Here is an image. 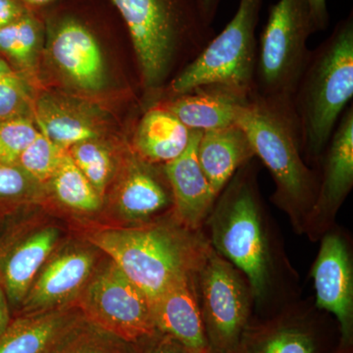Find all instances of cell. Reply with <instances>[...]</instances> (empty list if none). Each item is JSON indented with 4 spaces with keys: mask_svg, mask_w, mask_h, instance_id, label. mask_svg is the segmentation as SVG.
Returning a JSON list of instances; mask_svg holds the SVG:
<instances>
[{
    "mask_svg": "<svg viewBox=\"0 0 353 353\" xmlns=\"http://www.w3.org/2000/svg\"><path fill=\"white\" fill-rule=\"evenodd\" d=\"M22 1L30 6H43L55 1V0H22Z\"/></svg>",
    "mask_w": 353,
    "mask_h": 353,
    "instance_id": "cell-37",
    "label": "cell"
},
{
    "mask_svg": "<svg viewBox=\"0 0 353 353\" xmlns=\"http://www.w3.org/2000/svg\"><path fill=\"white\" fill-rule=\"evenodd\" d=\"M132 345L88 323L60 353H136Z\"/></svg>",
    "mask_w": 353,
    "mask_h": 353,
    "instance_id": "cell-29",
    "label": "cell"
},
{
    "mask_svg": "<svg viewBox=\"0 0 353 353\" xmlns=\"http://www.w3.org/2000/svg\"><path fill=\"white\" fill-rule=\"evenodd\" d=\"M353 97V14L311 50L292 111L305 163L319 168L323 153Z\"/></svg>",
    "mask_w": 353,
    "mask_h": 353,
    "instance_id": "cell-3",
    "label": "cell"
},
{
    "mask_svg": "<svg viewBox=\"0 0 353 353\" xmlns=\"http://www.w3.org/2000/svg\"><path fill=\"white\" fill-rule=\"evenodd\" d=\"M307 2L316 32L324 31L330 22L327 0H307Z\"/></svg>",
    "mask_w": 353,
    "mask_h": 353,
    "instance_id": "cell-33",
    "label": "cell"
},
{
    "mask_svg": "<svg viewBox=\"0 0 353 353\" xmlns=\"http://www.w3.org/2000/svg\"><path fill=\"white\" fill-rule=\"evenodd\" d=\"M50 51L58 68L78 87L85 90L103 87L105 67L101 46L81 21H60L53 30Z\"/></svg>",
    "mask_w": 353,
    "mask_h": 353,
    "instance_id": "cell-15",
    "label": "cell"
},
{
    "mask_svg": "<svg viewBox=\"0 0 353 353\" xmlns=\"http://www.w3.org/2000/svg\"><path fill=\"white\" fill-rule=\"evenodd\" d=\"M262 3L263 0H240L234 17L223 31L165 88L166 99L206 85H220L252 99Z\"/></svg>",
    "mask_w": 353,
    "mask_h": 353,
    "instance_id": "cell-7",
    "label": "cell"
},
{
    "mask_svg": "<svg viewBox=\"0 0 353 353\" xmlns=\"http://www.w3.org/2000/svg\"><path fill=\"white\" fill-rule=\"evenodd\" d=\"M36 121L39 132L67 150L76 143L97 137V131L88 121L61 108L50 97L39 101Z\"/></svg>",
    "mask_w": 353,
    "mask_h": 353,
    "instance_id": "cell-23",
    "label": "cell"
},
{
    "mask_svg": "<svg viewBox=\"0 0 353 353\" xmlns=\"http://www.w3.org/2000/svg\"><path fill=\"white\" fill-rule=\"evenodd\" d=\"M41 41V23L28 12L0 29V51L25 66L34 61Z\"/></svg>",
    "mask_w": 353,
    "mask_h": 353,
    "instance_id": "cell-25",
    "label": "cell"
},
{
    "mask_svg": "<svg viewBox=\"0 0 353 353\" xmlns=\"http://www.w3.org/2000/svg\"><path fill=\"white\" fill-rule=\"evenodd\" d=\"M53 190L62 203L76 210L92 212L101 205V196L74 163L69 152L51 178Z\"/></svg>",
    "mask_w": 353,
    "mask_h": 353,
    "instance_id": "cell-24",
    "label": "cell"
},
{
    "mask_svg": "<svg viewBox=\"0 0 353 353\" xmlns=\"http://www.w3.org/2000/svg\"><path fill=\"white\" fill-rule=\"evenodd\" d=\"M39 132L34 123L26 118L0 121V164L16 163Z\"/></svg>",
    "mask_w": 353,
    "mask_h": 353,
    "instance_id": "cell-28",
    "label": "cell"
},
{
    "mask_svg": "<svg viewBox=\"0 0 353 353\" xmlns=\"http://www.w3.org/2000/svg\"><path fill=\"white\" fill-rule=\"evenodd\" d=\"M190 132L173 114L154 104L143 113L132 136L137 157L148 163L164 165L182 154Z\"/></svg>",
    "mask_w": 353,
    "mask_h": 353,
    "instance_id": "cell-20",
    "label": "cell"
},
{
    "mask_svg": "<svg viewBox=\"0 0 353 353\" xmlns=\"http://www.w3.org/2000/svg\"><path fill=\"white\" fill-rule=\"evenodd\" d=\"M236 124L245 132L262 164L271 174L275 192L271 201L304 234L319 185V170L304 161L294 118L252 97L241 108Z\"/></svg>",
    "mask_w": 353,
    "mask_h": 353,
    "instance_id": "cell-5",
    "label": "cell"
},
{
    "mask_svg": "<svg viewBox=\"0 0 353 353\" xmlns=\"http://www.w3.org/2000/svg\"><path fill=\"white\" fill-rule=\"evenodd\" d=\"M314 206L304 234L316 241L334 226V220L353 188V106L348 105L323 153Z\"/></svg>",
    "mask_w": 353,
    "mask_h": 353,
    "instance_id": "cell-10",
    "label": "cell"
},
{
    "mask_svg": "<svg viewBox=\"0 0 353 353\" xmlns=\"http://www.w3.org/2000/svg\"><path fill=\"white\" fill-rule=\"evenodd\" d=\"M57 239V230L48 228L28 239L11 255L4 278L7 294L14 303L27 296L34 276L52 252Z\"/></svg>",
    "mask_w": 353,
    "mask_h": 353,
    "instance_id": "cell-22",
    "label": "cell"
},
{
    "mask_svg": "<svg viewBox=\"0 0 353 353\" xmlns=\"http://www.w3.org/2000/svg\"><path fill=\"white\" fill-rule=\"evenodd\" d=\"M158 333L175 340L190 353L211 350L197 301L194 276L179 279L152 303Z\"/></svg>",
    "mask_w": 353,
    "mask_h": 353,
    "instance_id": "cell-14",
    "label": "cell"
},
{
    "mask_svg": "<svg viewBox=\"0 0 353 353\" xmlns=\"http://www.w3.org/2000/svg\"><path fill=\"white\" fill-rule=\"evenodd\" d=\"M94 257L85 252L64 253L41 272L25 301L26 314L51 310L73 296L90 277Z\"/></svg>",
    "mask_w": 353,
    "mask_h": 353,
    "instance_id": "cell-19",
    "label": "cell"
},
{
    "mask_svg": "<svg viewBox=\"0 0 353 353\" xmlns=\"http://www.w3.org/2000/svg\"><path fill=\"white\" fill-rule=\"evenodd\" d=\"M253 158L252 143L238 125L201 132L197 159L217 196L234 173Z\"/></svg>",
    "mask_w": 353,
    "mask_h": 353,
    "instance_id": "cell-18",
    "label": "cell"
},
{
    "mask_svg": "<svg viewBox=\"0 0 353 353\" xmlns=\"http://www.w3.org/2000/svg\"><path fill=\"white\" fill-rule=\"evenodd\" d=\"M11 73H13L12 70H11L10 67L8 66V64L3 59L0 58V78L9 75Z\"/></svg>",
    "mask_w": 353,
    "mask_h": 353,
    "instance_id": "cell-38",
    "label": "cell"
},
{
    "mask_svg": "<svg viewBox=\"0 0 353 353\" xmlns=\"http://www.w3.org/2000/svg\"><path fill=\"white\" fill-rule=\"evenodd\" d=\"M27 13L18 0H0V29Z\"/></svg>",
    "mask_w": 353,
    "mask_h": 353,
    "instance_id": "cell-32",
    "label": "cell"
},
{
    "mask_svg": "<svg viewBox=\"0 0 353 353\" xmlns=\"http://www.w3.org/2000/svg\"><path fill=\"white\" fill-rule=\"evenodd\" d=\"M314 32L307 0H279L269 7L257 48L253 97L294 118L292 101Z\"/></svg>",
    "mask_w": 353,
    "mask_h": 353,
    "instance_id": "cell-6",
    "label": "cell"
},
{
    "mask_svg": "<svg viewBox=\"0 0 353 353\" xmlns=\"http://www.w3.org/2000/svg\"><path fill=\"white\" fill-rule=\"evenodd\" d=\"M319 252L311 270L315 305L336 316L343 341H350L353 326V263L347 239L340 230L321 236Z\"/></svg>",
    "mask_w": 353,
    "mask_h": 353,
    "instance_id": "cell-11",
    "label": "cell"
},
{
    "mask_svg": "<svg viewBox=\"0 0 353 353\" xmlns=\"http://www.w3.org/2000/svg\"><path fill=\"white\" fill-rule=\"evenodd\" d=\"M9 324H10V319H9L8 308H7L3 294L0 290V336L6 332Z\"/></svg>",
    "mask_w": 353,
    "mask_h": 353,
    "instance_id": "cell-36",
    "label": "cell"
},
{
    "mask_svg": "<svg viewBox=\"0 0 353 353\" xmlns=\"http://www.w3.org/2000/svg\"><path fill=\"white\" fill-rule=\"evenodd\" d=\"M201 132L192 130L185 152L162 165L173 196V215L192 231H202L217 199L197 159Z\"/></svg>",
    "mask_w": 353,
    "mask_h": 353,
    "instance_id": "cell-12",
    "label": "cell"
},
{
    "mask_svg": "<svg viewBox=\"0 0 353 353\" xmlns=\"http://www.w3.org/2000/svg\"><path fill=\"white\" fill-rule=\"evenodd\" d=\"M70 157L81 172L102 196L111 174L110 154L95 139L81 141L69 148Z\"/></svg>",
    "mask_w": 353,
    "mask_h": 353,
    "instance_id": "cell-27",
    "label": "cell"
},
{
    "mask_svg": "<svg viewBox=\"0 0 353 353\" xmlns=\"http://www.w3.org/2000/svg\"><path fill=\"white\" fill-rule=\"evenodd\" d=\"M90 240L145 294L150 306L179 279L196 275L211 248L203 231L188 229L176 218L172 225L101 230Z\"/></svg>",
    "mask_w": 353,
    "mask_h": 353,
    "instance_id": "cell-4",
    "label": "cell"
},
{
    "mask_svg": "<svg viewBox=\"0 0 353 353\" xmlns=\"http://www.w3.org/2000/svg\"><path fill=\"white\" fill-rule=\"evenodd\" d=\"M250 99L227 88L206 85L157 104L188 129L208 131L236 124L239 112Z\"/></svg>",
    "mask_w": 353,
    "mask_h": 353,
    "instance_id": "cell-16",
    "label": "cell"
},
{
    "mask_svg": "<svg viewBox=\"0 0 353 353\" xmlns=\"http://www.w3.org/2000/svg\"><path fill=\"white\" fill-rule=\"evenodd\" d=\"M28 187L27 176L11 165L0 164V197L19 196Z\"/></svg>",
    "mask_w": 353,
    "mask_h": 353,
    "instance_id": "cell-31",
    "label": "cell"
},
{
    "mask_svg": "<svg viewBox=\"0 0 353 353\" xmlns=\"http://www.w3.org/2000/svg\"><path fill=\"white\" fill-rule=\"evenodd\" d=\"M131 39L141 82L164 90L215 37L201 0H112Z\"/></svg>",
    "mask_w": 353,
    "mask_h": 353,
    "instance_id": "cell-2",
    "label": "cell"
},
{
    "mask_svg": "<svg viewBox=\"0 0 353 353\" xmlns=\"http://www.w3.org/2000/svg\"><path fill=\"white\" fill-rule=\"evenodd\" d=\"M204 331L214 353H234L248 326L253 296L243 274L209 250L194 275Z\"/></svg>",
    "mask_w": 353,
    "mask_h": 353,
    "instance_id": "cell-8",
    "label": "cell"
},
{
    "mask_svg": "<svg viewBox=\"0 0 353 353\" xmlns=\"http://www.w3.org/2000/svg\"><path fill=\"white\" fill-rule=\"evenodd\" d=\"M134 160L121 183L117 204L121 214L128 219L145 221L174 208L170 185L163 182L148 166V162Z\"/></svg>",
    "mask_w": 353,
    "mask_h": 353,
    "instance_id": "cell-21",
    "label": "cell"
},
{
    "mask_svg": "<svg viewBox=\"0 0 353 353\" xmlns=\"http://www.w3.org/2000/svg\"><path fill=\"white\" fill-rule=\"evenodd\" d=\"M255 158L221 190L202 231L218 254L243 274L257 306L274 301L283 272L290 270L273 236L259 187Z\"/></svg>",
    "mask_w": 353,
    "mask_h": 353,
    "instance_id": "cell-1",
    "label": "cell"
},
{
    "mask_svg": "<svg viewBox=\"0 0 353 353\" xmlns=\"http://www.w3.org/2000/svg\"><path fill=\"white\" fill-rule=\"evenodd\" d=\"M318 334L310 316L285 310L263 324L248 325L234 353H318Z\"/></svg>",
    "mask_w": 353,
    "mask_h": 353,
    "instance_id": "cell-17",
    "label": "cell"
},
{
    "mask_svg": "<svg viewBox=\"0 0 353 353\" xmlns=\"http://www.w3.org/2000/svg\"><path fill=\"white\" fill-rule=\"evenodd\" d=\"M80 306L88 324L132 345L159 334L148 297L113 262L85 288Z\"/></svg>",
    "mask_w": 353,
    "mask_h": 353,
    "instance_id": "cell-9",
    "label": "cell"
},
{
    "mask_svg": "<svg viewBox=\"0 0 353 353\" xmlns=\"http://www.w3.org/2000/svg\"><path fill=\"white\" fill-rule=\"evenodd\" d=\"M201 3L204 17H205L209 24L212 25L216 16H217L221 0H201Z\"/></svg>",
    "mask_w": 353,
    "mask_h": 353,
    "instance_id": "cell-35",
    "label": "cell"
},
{
    "mask_svg": "<svg viewBox=\"0 0 353 353\" xmlns=\"http://www.w3.org/2000/svg\"><path fill=\"white\" fill-rule=\"evenodd\" d=\"M87 324L83 315L68 310L26 314L0 336V353H60Z\"/></svg>",
    "mask_w": 353,
    "mask_h": 353,
    "instance_id": "cell-13",
    "label": "cell"
},
{
    "mask_svg": "<svg viewBox=\"0 0 353 353\" xmlns=\"http://www.w3.org/2000/svg\"><path fill=\"white\" fill-rule=\"evenodd\" d=\"M26 83L17 74L0 78V121L16 117L27 102Z\"/></svg>",
    "mask_w": 353,
    "mask_h": 353,
    "instance_id": "cell-30",
    "label": "cell"
},
{
    "mask_svg": "<svg viewBox=\"0 0 353 353\" xmlns=\"http://www.w3.org/2000/svg\"><path fill=\"white\" fill-rule=\"evenodd\" d=\"M145 353H190L175 340L162 334V338L159 339L150 350H146Z\"/></svg>",
    "mask_w": 353,
    "mask_h": 353,
    "instance_id": "cell-34",
    "label": "cell"
},
{
    "mask_svg": "<svg viewBox=\"0 0 353 353\" xmlns=\"http://www.w3.org/2000/svg\"><path fill=\"white\" fill-rule=\"evenodd\" d=\"M67 152L68 150L39 132L17 162L28 175L39 182H46L51 180Z\"/></svg>",
    "mask_w": 353,
    "mask_h": 353,
    "instance_id": "cell-26",
    "label": "cell"
}]
</instances>
